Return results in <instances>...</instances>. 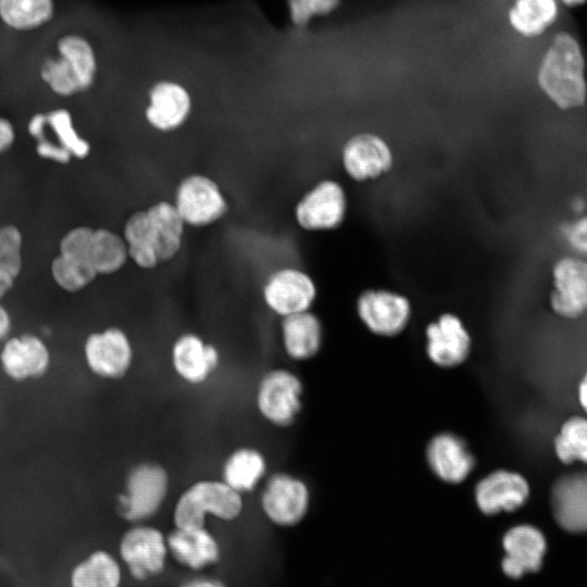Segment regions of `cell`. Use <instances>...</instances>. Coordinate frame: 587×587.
Segmentation results:
<instances>
[{
    "label": "cell",
    "instance_id": "e575fe53",
    "mask_svg": "<svg viewBox=\"0 0 587 587\" xmlns=\"http://www.w3.org/2000/svg\"><path fill=\"white\" fill-rule=\"evenodd\" d=\"M22 235L14 225L0 228V267L15 278L22 268Z\"/></svg>",
    "mask_w": 587,
    "mask_h": 587
},
{
    "label": "cell",
    "instance_id": "b9f144b4",
    "mask_svg": "<svg viewBox=\"0 0 587 587\" xmlns=\"http://www.w3.org/2000/svg\"><path fill=\"white\" fill-rule=\"evenodd\" d=\"M179 587H227L222 580L211 577H196L182 584Z\"/></svg>",
    "mask_w": 587,
    "mask_h": 587
},
{
    "label": "cell",
    "instance_id": "f546056e",
    "mask_svg": "<svg viewBox=\"0 0 587 587\" xmlns=\"http://www.w3.org/2000/svg\"><path fill=\"white\" fill-rule=\"evenodd\" d=\"M128 258L127 245L122 236L107 228L93 229L90 260L97 274L117 272Z\"/></svg>",
    "mask_w": 587,
    "mask_h": 587
},
{
    "label": "cell",
    "instance_id": "d4e9b609",
    "mask_svg": "<svg viewBox=\"0 0 587 587\" xmlns=\"http://www.w3.org/2000/svg\"><path fill=\"white\" fill-rule=\"evenodd\" d=\"M146 211L159 263L174 259L182 248L186 224L174 204L167 201H159Z\"/></svg>",
    "mask_w": 587,
    "mask_h": 587
},
{
    "label": "cell",
    "instance_id": "7bdbcfd3",
    "mask_svg": "<svg viewBox=\"0 0 587 587\" xmlns=\"http://www.w3.org/2000/svg\"><path fill=\"white\" fill-rule=\"evenodd\" d=\"M12 328V321L9 312L0 304V341L8 338Z\"/></svg>",
    "mask_w": 587,
    "mask_h": 587
},
{
    "label": "cell",
    "instance_id": "9c48e42d",
    "mask_svg": "<svg viewBox=\"0 0 587 587\" xmlns=\"http://www.w3.org/2000/svg\"><path fill=\"white\" fill-rule=\"evenodd\" d=\"M173 204L184 223L195 227L215 223L228 210L220 186L202 174H190L179 182Z\"/></svg>",
    "mask_w": 587,
    "mask_h": 587
},
{
    "label": "cell",
    "instance_id": "ac0fdd59",
    "mask_svg": "<svg viewBox=\"0 0 587 587\" xmlns=\"http://www.w3.org/2000/svg\"><path fill=\"white\" fill-rule=\"evenodd\" d=\"M553 288L549 303L560 317L576 320L587 313V262L564 257L552 268Z\"/></svg>",
    "mask_w": 587,
    "mask_h": 587
},
{
    "label": "cell",
    "instance_id": "ab89813d",
    "mask_svg": "<svg viewBox=\"0 0 587 587\" xmlns=\"http://www.w3.org/2000/svg\"><path fill=\"white\" fill-rule=\"evenodd\" d=\"M14 141V129L10 121L0 117V153L8 150Z\"/></svg>",
    "mask_w": 587,
    "mask_h": 587
},
{
    "label": "cell",
    "instance_id": "44dd1931",
    "mask_svg": "<svg viewBox=\"0 0 587 587\" xmlns=\"http://www.w3.org/2000/svg\"><path fill=\"white\" fill-rule=\"evenodd\" d=\"M171 358L176 374L192 385L207 382L220 364L218 349L193 333H185L175 340Z\"/></svg>",
    "mask_w": 587,
    "mask_h": 587
},
{
    "label": "cell",
    "instance_id": "603a6c76",
    "mask_svg": "<svg viewBox=\"0 0 587 587\" xmlns=\"http://www.w3.org/2000/svg\"><path fill=\"white\" fill-rule=\"evenodd\" d=\"M190 109V96L182 85L161 82L150 90L146 118L153 128L172 132L186 122Z\"/></svg>",
    "mask_w": 587,
    "mask_h": 587
},
{
    "label": "cell",
    "instance_id": "bcb514c9",
    "mask_svg": "<svg viewBox=\"0 0 587 587\" xmlns=\"http://www.w3.org/2000/svg\"><path fill=\"white\" fill-rule=\"evenodd\" d=\"M557 1H560L567 7H577L587 2V0H557Z\"/></svg>",
    "mask_w": 587,
    "mask_h": 587
},
{
    "label": "cell",
    "instance_id": "7a4b0ae2",
    "mask_svg": "<svg viewBox=\"0 0 587 587\" xmlns=\"http://www.w3.org/2000/svg\"><path fill=\"white\" fill-rule=\"evenodd\" d=\"M242 509V495L223 480L201 479L179 496L173 521L177 528L205 527L208 515L222 521H234L241 514Z\"/></svg>",
    "mask_w": 587,
    "mask_h": 587
},
{
    "label": "cell",
    "instance_id": "4316f807",
    "mask_svg": "<svg viewBox=\"0 0 587 587\" xmlns=\"http://www.w3.org/2000/svg\"><path fill=\"white\" fill-rule=\"evenodd\" d=\"M263 453L252 447L234 450L224 461L222 480L240 495L255 489L266 473Z\"/></svg>",
    "mask_w": 587,
    "mask_h": 587
},
{
    "label": "cell",
    "instance_id": "f35d334b",
    "mask_svg": "<svg viewBox=\"0 0 587 587\" xmlns=\"http://www.w3.org/2000/svg\"><path fill=\"white\" fill-rule=\"evenodd\" d=\"M37 153L45 159H50L60 163H67L71 160V152L63 146H57L46 138L37 143Z\"/></svg>",
    "mask_w": 587,
    "mask_h": 587
},
{
    "label": "cell",
    "instance_id": "5bb4252c",
    "mask_svg": "<svg viewBox=\"0 0 587 587\" xmlns=\"http://www.w3.org/2000/svg\"><path fill=\"white\" fill-rule=\"evenodd\" d=\"M425 461L433 475L447 485L464 483L476 467V457L459 434L444 430L425 446Z\"/></svg>",
    "mask_w": 587,
    "mask_h": 587
},
{
    "label": "cell",
    "instance_id": "7c38bea8",
    "mask_svg": "<svg viewBox=\"0 0 587 587\" xmlns=\"http://www.w3.org/2000/svg\"><path fill=\"white\" fill-rule=\"evenodd\" d=\"M548 503L551 520L561 530L572 535L587 534V471L555 477Z\"/></svg>",
    "mask_w": 587,
    "mask_h": 587
},
{
    "label": "cell",
    "instance_id": "8992f818",
    "mask_svg": "<svg viewBox=\"0 0 587 587\" xmlns=\"http://www.w3.org/2000/svg\"><path fill=\"white\" fill-rule=\"evenodd\" d=\"M118 557L129 575L146 582L161 575L168 554L166 538L157 527L135 525L118 541Z\"/></svg>",
    "mask_w": 587,
    "mask_h": 587
},
{
    "label": "cell",
    "instance_id": "52a82bcc",
    "mask_svg": "<svg viewBox=\"0 0 587 587\" xmlns=\"http://www.w3.org/2000/svg\"><path fill=\"white\" fill-rule=\"evenodd\" d=\"M355 310L370 333L385 338L403 333L412 317L409 298L388 289L363 290L357 298Z\"/></svg>",
    "mask_w": 587,
    "mask_h": 587
},
{
    "label": "cell",
    "instance_id": "6da1fadb",
    "mask_svg": "<svg viewBox=\"0 0 587 587\" xmlns=\"http://www.w3.org/2000/svg\"><path fill=\"white\" fill-rule=\"evenodd\" d=\"M544 93L561 110L580 108L587 99L585 59L578 41L560 32L551 40L538 68Z\"/></svg>",
    "mask_w": 587,
    "mask_h": 587
},
{
    "label": "cell",
    "instance_id": "2e32d148",
    "mask_svg": "<svg viewBox=\"0 0 587 587\" xmlns=\"http://www.w3.org/2000/svg\"><path fill=\"white\" fill-rule=\"evenodd\" d=\"M84 357L93 375L103 379H120L129 371L134 352L126 333L112 326L88 335Z\"/></svg>",
    "mask_w": 587,
    "mask_h": 587
},
{
    "label": "cell",
    "instance_id": "8fae6325",
    "mask_svg": "<svg viewBox=\"0 0 587 587\" xmlns=\"http://www.w3.org/2000/svg\"><path fill=\"white\" fill-rule=\"evenodd\" d=\"M530 495L528 479L522 473L509 469L489 472L475 484L473 490L477 509L487 516L519 511L526 505Z\"/></svg>",
    "mask_w": 587,
    "mask_h": 587
},
{
    "label": "cell",
    "instance_id": "83f0119b",
    "mask_svg": "<svg viewBox=\"0 0 587 587\" xmlns=\"http://www.w3.org/2000/svg\"><path fill=\"white\" fill-rule=\"evenodd\" d=\"M557 0H514L509 11L512 28L525 37L540 36L558 18Z\"/></svg>",
    "mask_w": 587,
    "mask_h": 587
},
{
    "label": "cell",
    "instance_id": "d6a6232c",
    "mask_svg": "<svg viewBox=\"0 0 587 587\" xmlns=\"http://www.w3.org/2000/svg\"><path fill=\"white\" fill-rule=\"evenodd\" d=\"M51 273L57 284L70 292L85 288L98 275L90 261L61 254L52 261Z\"/></svg>",
    "mask_w": 587,
    "mask_h": 587
},
{
    "label": "cell",
    "instance_id": "ba28073f",
    "mask_svg": "<svg viewBox=\"0 0 587 587\" xmlns=\"http://www.w3.org/2000/svg\"><path fill=\"white\" fill-rule=\"evenodd\" d=\"M311 492L307 483L286 472L273 473L261 494V509L273 524L280 527L298 525L307 515Z\"/></svg>",
    "mask_w": 587,
    "mask_h": 587
},
{
    "label": "cell",
    "instance_id": "4fadbf2b",
    "mask_svg": "<svg viewBox=\"0 0 587 587\" xmlns=\"http://www.w3.org/2000/svg\"><path fill=\"white\" fill-rule=\"evenodd\" d=\"M425 352L437 367L451 370L464 364L472 352V336L460 316L441 313L425 327Z\"/></svg>",
    "mask_w": 587,
    "mask_h": 587
},
{
    "label": "cell",
    "instance_id": "277c9868",
    "mask_svg": "<svg viewBox=\"0 0 587 587\" xmlns=\"http://www.w3.org/2000/svg\"><path fill=\"white\" fill-rule=\"evenodd\" d=\"M58 51L57 59L43 63L41 78L61 96L89 88L96 74V59L89 42L79 36H64L59 40Z\"/></svg>",
    "mask_w": 587,
    "mask_h": 587
},
{
    "label": "cell",
    "instance_id": "e0dca14e",
    "mask_svg": "<svg viewBox=\"0 0 587 587\" xmlns=\"http://www.w3.org/2000/svg\"><path fill=\"white\" fill-rule=\"evenodd\" d=\"M263 300L275 314L287 315L309 311L317 295L313 278L299 268L275 271L263 287Z\"/></svg>",
    "mask_w": 587,
    "mask_h": 587
},
{
    "label": "cell",
    "instance_id": "30bf717a",
    "mask_svg": "<svg viewBox=\"0 0 587 587\" xmlns=\"http://www.w3.org/2000/svg\"><path fill=\"white\" fill-rule=\"evenodd\" d=\"M501 547L503 557L500 566L503 574L512 580H519L541 570L548 540L540 526L523 522L504 532Z\"/></svg>",
    "mask_w": 587,
    "mask_h": 587
},
{
    "label": "cell",
    "instance_id": "f6af8a7d",
    "mask_svg": "<svg viewBox=\"0 0 587 587\" xmlns=\"http://www.w3.org/2000/svg\"><path fill=\"white\" fill-rule=\"evenodd\" d=\"M14 279L15 278L0 267V299L11 289Z\"/></svg>",
    "mask_w": 587,
    "mask_h": 587
},
{
    "label": "cell",
    "instance_id": "60d3db41",
    "mask_svg": "<svg viewBox=\"0 0 587 587\" xmlns=\"http://www.w3.org/2000/svg\"><path fill=\"white\" fill-rule=\"evenodd\" d=\"M47 123V115L43 114H35L28 124V132L29 134L37 138L38 141L45 139L43 136V128L45 124Z\"/></svg>",
    "mask_w": 587,
    "mask_h": 587
},
{
    "label": "cell",
    "instance_id": "7402d4cb",
    "mask_svg": "<svg viewBox=\"0 0 587 587\" xmlns=\"http://www.w3.org/2000/svg\"><path fill=\"white\" fill-rule=\"evenodd\" d=\"M165 538L168 553L184 567L200 571L220 561V545L205 527H175Z\"/></svg>",
    "mask_w": 587,
    "mask_h": 587
},
{
    "label": "cell",
    "instance_id": "1f68e13d",
    "mask_svg": "<svg viewBox=\"0 0 587 587\" xmlns=\"http://www.w3.org/2000/svg\"><path fill=\"white\" fill-rule=\"evenodd\" d=\"M52 13V0H0L2 21L15 29L36 28L48 22Z\"/></svg>",
    "mask_w": 587,
    "mask_h": 587
},
{
    "label": "cell",
    "instance_id": "f1b7e54d",
    "mask_svg": "<svg viewBox=\"0 0 587 587\" xmlns=\"http://www.w3.org/2000/svg\"><path fill=\"white\" fill-rule=\"evenodd\" d=\"M553 451L564 465H587V416L572 415L561 424L553 438Z\"/></svg>",
    "mask_w": 587,
    "mask_h": 587
},
{
    "label": "cell",
    "instance_id": "ffe728a7",
    "mask_svg": "<svg viewBox=\"0 0 587 587\" xmlns=\"http://www.w3.org/2000/svg\"><path fill=\"white\" fill-rule=\"evenodd\" d=\"M0 363L3 373L14 382L38 379L51 366V352L37 335L22 334L4 340Z\"/></svg>",
    "mask_w": 587,
    "mask_h": 587
},
{
    "label": "cell",
    "instance_id": "836d02e7",
    "mask_svg": "<svg viewBox=\"0 0 587 587\" xmlns=\"http://www.w3.org/2000/svg\"><path fill=\"white\" fill-rule=\"evenodd\" d=\"M47 123L58 135L61 146L66 148L72 155L85 158L89 154L90 146L76 133L68 111L59 109L50 112L47 115Z\"/></svg>",
    "mask_w": 587,
    "mask_h": 587
},
{
    "label": "cell",
    "instance_id": "d6986e66",
    "mask_svg": "<svg viewBox=\"0 0 587 587\" xmlns=\"http://www.w3.org/2000/svg\"><path fill=\"white\" fill-rule=\"evenodd\" d=\"M341 162L352 179L366 182L387 173L392 166L394 154L384 138L373 133H361L345 142Z\"/></svg>",
    "mask_w": 587,
    "mask_h": 587
},
{
    "label": "cell",
    "instance_id": "9a60e30c",
    "mask_svg": "<svg viewBox=\"0 0 587 587\" xmlns=\"http://www.w3.org/2000/svg\"><path fill=\"white\" fill-rule=\"evenodd\" d=\"M347 214V196L336 180L324 179L305 192L295 207L298 225L311 232L339 227Z\"/></svg>",
    "mask_w": 587,
    "mask_h": 587
},
{
    "label": "cell",
    "instance_id": "74e56055",
    "mask_svg": "<svg viewBox=\"0 0 587 587\" xmlns=\"http://www.w3.org/2000/svg\"><path fill=\"white\" fill-rule=\"evenodd\" d=\"M570 247L579 254H587V216L572 223L565 233Z\"/></svg>",
    "mask_w": 587,
    "mask_h": 587
},
{
    "label": "cell",
    "instance_id": "cb8c5ba5",
    "mask_svg": "<svg viewBox=\"0 0 587 587\" xmlns=\"http://www.w3.org/2000/svg\"><path fill=\"white\" fill-rule=\"evenodd\" d=\"M280 326L284 350L290 359L307 361L320 352L324 330L316 314L309 310L287 315L283 317Z\"/></svg>",
    "mask_w": 587,
    "mask_h": 587
},
{
    "label": "cell",
    "instance_id": "5b68a950",
    "mask_svg": "<svg viewBox=\"0 0 587 587\" xmlns=\"http://www.w3.org/2000/svg\"><path fill=\"white\" fill-rule=\"evenodd\" d=\"M303 384L286 369H273L260 379L255 403L264 420L277 427H289L302 411Z\"/></svg>",
    "mask_w": 587,
    "mask_h": 587
},
{
    "label": "cell",
    "instance_id": "4dcf8cb0",
    "mask_svg": "<svg viewBox=\"0 0 587 587\" xmlns=\"http://www.w3.org/2000/svg\"><path fill=\"white\" fill-rule=\"evenodd\" d=\"M123 238L127 245L128 255L137 266L151 270L160 264L151 239L146 210L137 211L127 218Z\"/></svg>",
    "mask_w": 587,
    "mask_h": 587
},
{
    "label": "cell",
    "instance_id": "ee69618b",
    "mask_svg": "<svg viewBox=\"0 0 587 587\" xmlns=\"http://www.w3.org/2000/svg\"><path fill=\"white\" fill-rule=\"evenodd\" d=\"M577 400L587 416V371L582 376L577 386Z\"/></svg>",
    "mask_w": 587,
    "mask_h": 587
},
{
    "label": "cell",
    "instance_id": "8d00e7d4",
    "mask_svg": "<svg viewBox=\"0 0 587 587\" xmlns=\"http://www.w3.org/2000/svg\"><path fill=\"white\" fill-rule=\"evenodd\" d=\"M93 229L78 226L70 230L60 242V254L80 260H90V246Z\"/></svg>",
    "mask_w": 587,
    "mask_h": 587
},
{
    "label": "cell",
    "instance_id": "d590c367",
    "mask_svg": "<svg viewBox=\"0 0 587 587\" xmlns=\"http://www.w3.org/2000/svg\"><path fill=\"white\" fill-rule=\"evenodd\" d=\"M340 0H288L291 21L297 26H304L315 15H325L334 11Z\"/></svg>",
    "mask_w": 587,
    "mask_h": 587
},
{
    "label": "cell",
    "instance_id": "484cf974",
    "mask_svg": "<svg viewBox=\"0 0 587 587\" xmlns=\"http://www.w3.org/2000/svg\"><path fill=\"white\" fill-rule=\"evenodd\" d=\"M122 582L120 561L102 548L74 563L67 575L68 587H122Z\"/></svg>",
    "mask_w": 587,
    "mask_h": 587
},
{
    "label": "cell",
    "instance_id": "3957f363",
    "mask_svg": "<svg viewBox=\"0 0 587 587\" xmlns=\"http://www.w3.org/2000/svg\"><path fill=\"white\" fill-rule=\"evenodd\" d=\"M168 485L167 471L161 464L141 462L134 465L126 475L124 492L116 498L117 515L130 523L151 519L162 507Z\"/></svg>",
    "mask_w": 587,
    "mask_h": 587
}]
</instances>
